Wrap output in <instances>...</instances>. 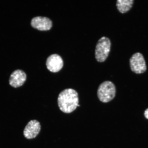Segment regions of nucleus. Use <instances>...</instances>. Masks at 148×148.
<instances>
[{"label":"nucleus","instance_id":"f257e3e1","mask_svg":"<svg viewBox=\"0 0 148 148\" xmlns=\"http://www.w3.org/2000/svg\"><path fill=\"white\" fill-rule=\"evenodd\" d=\"M79 102L78 93L72 88L62 90L58 98L59 108L65 113H70L75 110L78 106Z\"/></svg>","mask_w":148,"mask_h":148},{"label":"nucleus","instance_id":"f03ea898","mask_svg":"<svg viewBox=\"0 0 148 148\" xmlns=\"http://www.w3.org/2000/svg\"><path fill=\"white\" fill-rule=\"evenodd\" d=\"M116 88L113 83L110 81H105L99 85L97 95L100 101L106 103L112 101L115 97Z\"/></svg>","mask_w":148,"mask_h":148},{"label":"nucleus","instance_id":"7ed1b4c3","mask_svg":"<svg viewBox=\"0 0 148 148\" xmlns=\"http://www.w3.org/2000/svg\"><path fill=\"white\" fill-rule=\"evenodd\" d=\"M111 46L110 40L107 37H102L98 40L95 50V58L98 62L106 60L110 53Z\"/></svg>","mask_w":148,"mask_h":148},{"label":"nucleus","instance_id":"20e7f679","mask_svg":"<svg viewBox=\"0 0 148 148\" xmlns=\"http://www.w3.org/2000/svg\"><path fill=\"white\" fill-rule=\"evenodd\" d=\"M131 71L136 74L144 73L147 71V66L143 55L140 53H134L130 60Z\"/></svg>","mask_w":148,"mask_h":148},{"label":"nucleus","instance_id":"39448f33","mask_svg":"<svg viewBox=\"0 0 148 148\" xmlns=\"http://www.w3.org/2000/svg\"><path fill=\"white\" fill-rule=\"evenodd\" d=\"M46 65L49 71L53 73H57L60 71L63 66V60L60 55L53 54L48 57Z\"/></svg>","mask_w":148,"mask_h":148},{"label":"nucleus","instance_id":"423d86ee","mask_svg":"<svg viewBox=\"0 0 148 148\" xmlns=\"http://www.w3.org/2000/svg\"><path fill=\"white\" fill-rule=\"evenodd\" d=\"M41 129L39 122L36 120L29 121L23 131L25 137L28 139H32L37 136Z\"/></svg>","mask_w":148,"mask_h":148},{"label":"nucleus","instance_id":"0eeeda50","mask_svg":"<svg viewBox=\"0 0 148 148\" xmlns=\"http://www.w3.org/2000/svg\"><path fill=\"white\" fill-rule=\"evenodd\" d=\"M31 24L34 28L42 31L49 30L53 25L52 22L50 18L41 16L33 18Z\"/></svg>","mask_w":148,"mask_h":148},{"label":"nucleus","instance_id":"6e6552de","mask_svg":"<svg viewBox=\"0 0 148 148\" xmlns=\"http://www.w3.org/2000/svg\"><path fill=\"white\" fill-rule=\"evenodd\" d=\"M27 79V75L25 72L21 70H16L11 74L9 79L10 86L14 88L22 86Z\"/></svg>","mask_w":148,"mask_h":148},{"label":"nucleus","instance_id":"1a4fd4ad","mask_svg":"<svg viewBox=\"0 0 148 148\" xmlns=\"http://www.w3.org/2000/svg\"><path fill=\"white\" fill-rule=\"evenodd\" d=\"M134 2V0H118L116 6L119 12L125 14L128 12L132 8Z\"/></svg>","mask_w":148,"mask_h":148},{"label":"nucleus","instance_id":"9d476101","mask_svg":"<svg viewBox=\"0 0 148 148\" xmlns=\"http://www.w3.org/2000/svg\"><path fill=\"white\" fill-rule=\"evenodd\" d=\"M144 115L146 119H148V108L144 112Z\"/></svg>","mask_w":148,"mask_h":148}]
</instances>
